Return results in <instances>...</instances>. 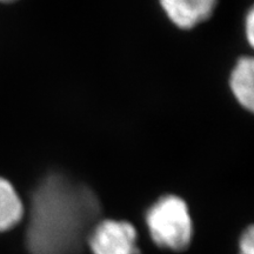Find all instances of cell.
<instances>
[{
    "label": "cell",
    "mask_w": 254,
    "mask_h": 254,
    "mask_svg": "<svg viewBox=\"0 0 254 254\" xmlns=\"http://www.w3.org/2000/svg\"><path fill=\"white\" fill-rule=\"evenodd\" d=\"M100 212L91 187L62 173L47 176L32 194L26 233L31 254H80Z\"/></svg>",
    "instance_id": "1"
},
{
    "label": "cell",
    "mask_w": 254,
    "mask_h": 254,
    "mask_svg": "<svg viewBox=\"0 0 254 254\" xmlns=\"http://www.w3.org/2000/svg\"><path fill=\"white\" fill-rule=\"evenodd\" d=\"M146 225L158 246L173 251L189 247L193 222L186 202L177 195H164L148 208Z\"/></svg>",
    "instance_id": "2"
},
{
    "label": "cell",
    "mask_w": 254,
    "mask_h": 254,
    "mask_svg": "<svg viewBox=\"0 0 254 254\" xmlns=\"http://www.w3.org/2000/svg\"><path fill=\"white\" fill-rule=\"evenodd\" d=\"M135 227L127 221L99 220L88 237L93 254H140Z\"/></svg>",
    "instance_id": "3"
},
{
    "label": "cell",
    "mask_w": 254,
    "mask_h": 254,
    "mask_svg": "<svg viewBox=\"0 0 254 254\" xmlns=\"http://www.w3.org/2000/svg\"><path fill=\"white\" fill-rule=\"evenodd\" d=\"M159 2L167 18L183 30H190L207 21L218 5V0H159Z\"/></svg>",
    "instance_id": "4"
},
{
    "label": "cell",
    "mask_w": 254,
    "mask_h": 254,
    "mask_svg": "<svg viewBox=\"0 0 254 254\" xmlns=\"http://www.w3.org/2000/svg\"><path fill=\"white\" fill-rule=\"evenodd\" d=\"M230 86L238 103L254 113V57L238 60L231 73Z\"/></svg>",
    "instance_id": "5"
},
{
    "label": "cell",
    "mask_w": 254,
    "mask_h": 254,
    "mask_svg": "<svg viewBox=\"0 0 254 254\" xmlns=\"http://www.w3.org/2000/svg\"><path fill=\"white\" fill-rule=\"evenodd\" d=\"M24 205L12 184L0 178V232L14 227L23 219Z\"/></svg>",
    "instance_id": "6"
},
{
    "label": "cell",
    "mask_w": 254,
    "mask_h": 254,
    "mask_svg": "<svg viewBox=\"0 0 254 254\" xmlns=\"http://www.w3.org/2000/svg\"><path fill=\"white\" fill-rule=\"evenodd\" d=\"M240 254H254V225H251L241 234L239 241Z\"/></svg>",
    "instance_id": "7"
},
{
    "label": "cell",
    "mask_w": 254,
    "mask_h": 254,
    "mask_svg": "<svg viewBox=\"0 0 254 254\" xmlns=\"http://www.w3.org/2000/svg\"><path fill=\"white\" fill-rule=\"evenodd\" d=\"M245 33L247 41L254 49V6H252L247 12L245 18Z\"/></svg>",
    "instance_id": "8"
},
{
    "label": "cell",
    "mask_w": 254,
    "mask_h": 254,
    "mask_svg": "<svg viewBox=\"0 0 254 254\" xmlns=\"http://www.w3.org/2000/svg\"><path fill=\"white\" fill-rule=\"evenodd\" d=\"M1 2H13V1H18V0H0Z\"/></svg>",
    "instance_id": "9"
}]
</instances>
